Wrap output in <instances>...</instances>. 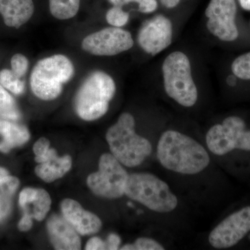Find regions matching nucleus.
<instances>
[{
  "label": "nucleus",
  "instance_id": "obj_24",
  "mask_svg": "<svg viewBox=\"0 0 250 250\" xmlns=\"http://www.w3.org/2000/svg\"><path fill=\"white\" fill-rule=\"evenodd\" d=\"M121 250H164V247L159 242L150 238L141 237L134 242V244H126Z\"/></svg>",
  "mask_w": 250,
  "mask_h": 250
},
{
  "label": "nucleus",
  "instance_id": "obj_20",
  "mask_svg": "<svg viewBox=\"0 0 250 250\" xmlns=\"http://www.w3.org/2000/svg\"><path fill=\"white\" fill-rule=\"evenodd\" d=\"M21 117L16 100L7 90L0 85V118L15 121L19 120Z\"/></svg>",
  "mask_w": 250,
  "mask_h": 250
},
{
  "label": "nucleus",
  "instance_id": "obj_14",
  "mask_svg": "<svg viewBox=\"0 0 250 250\" xmlns=\"http://www.w3.org/2000/svg\"><path fill=\"white\" fill-rule=\"evenodd\" d=\"M47 229L54 249L77 250L82 248L80 235L62 215H51L47 222Z\"/></svg>",
  "mask_w": 250,
  "mask_h": 250
},
{
  "label": "nucleus",
  "instance_id": "obj_26",
  "mask_svg": "<svg viewBox=\"0 0 250 250\" xmlns=\"http://www.w3.org/2000/svg\"><path fill=\"white\" fill-rule=\"evenodd\" d=\"M19 185V179L9 174L0 179V190L6 196L11 197L14 195Z\"/></svg>",
  "mask_w": 250,
  "mask_h": 250
},
{
  "label": "nucleus",
  "instance_id": "obj_34",
  "mask_svg": "<svg viewBox=\"0 0 250 250\" xmlns=\"http://www.w3.org/2000/svg\"><path fill=\"white\" fill-rule=\"evenodd\" d=\"M113 6H123L125 5L134 2V0H108Z\"/></svg>",
  "mask_w": 250,
  "mask_h": 250
},
{
  "label": "nucleus",
  "instance_id": "obj_16",
  "mask_svg": "<svg viewBox=\"0 0 250 250\" xmlns=\"http://www.w3.org/2000/svg\"><path fill=\"white\" fill-rule=\"evenodd\" d=\"M34 13L33 0H0V14L7 27L16 29L22 27Z\"/></svg>",
  "mask_w": 250,
  "mask_h": 250
},
{
  "label": "nucleus",
  "instance_id": "obj_7",
  "mask_svg": "<svg viewBox=\"0 0 250 250\" xmlns=\"http://www.w3.org/2000/svg\"><path fill=\"white\" fill-rule=\"evenodd\" d=\"M123 166L111 153L103 154L98 172L87 178L90 190L99 197L111 200L124 195L129 174Z\"/></svg>",
  "mask_w": 250,
  "mask_h": 250
},
{
  "label": "nucleus",
  "instance_id": "obj_27",
  "mask_svg": "<svg viewBox=\"0 0 250 250\" xmlns=\"http://www.w3.org/2000/svg\"><path fill=\"white\" fill-rule=\"evenodd\" d=\"M49 149H50V143L48 140L44 137L38 140L33 147V150L36 155V162H39L47 154Z\"/></svg>",
  "mask_w": 250,
  "mask_h": 250
},
{
  "label": "nucleus",
  "instance_id": "obj_30",
  "mask_svg": "<svg viewBox=\"0 0 250 250\" xmlns=\"http://www.w3.org/2000/svg\"><path fill=\"white\" fill-rule=\"evenodd\" d=\"M85 249L86 250H106V241L99 237H93L87 242Z\"/></svg>",
  "mask_w": 250,
  "mask_h": 250
},
{
  "label": "nucleus",
  "instance_id": "obj_32",
  "mask_svg": "<svg viewBox=\"0 0 250 250\" xmlns=\"http://www.w3.org/2000/svg\"><path fill=\"white\" fill-rule=\"evenodd\" d=\"M32 219L30 215L24 213V215L18 223V229L21 231H27L30 230L33 226Z\"/></svg>",
  "mask_w": 250,
  "mask_h": 250
},
{
  "label": "nucleus",
  "instance_id": "obj_18",
  "mask_svg": "<svg viewBox=\"0 0 250 250\" xmlns=\"http://www.w3.org/2000/svg\"><path fill=\"white\" fill-rule=\"evenodd\" d=\"M0 134L3 141L0 142V152L8 153L12 148L22 146L30 139L27 128L11 121L0 118Z\"/></svg>",
  "mask_w": 250,
  "mask_h": 250
},
{
  "label": "nucleus",
  "instance_id": "obj_33",
  "mask_svg": "<svg viewBox=\"0 0 250 250\" xmlns=\"http://www.w3.org/2000/svg\"><path fill=\"white\" fill-rule=\"evenodd\" d=\"M161 4L167 9H173L180 2L181 0H160Z\"/></svg>",
  "mask_w": 250,
  "mask_h": 250
},
{
  "label": "nucleus",
  "instance_id": "obj_19",
  "mask_svg": "<svg viewBox=\"0 0 250 250\" xmlns=\"http://www.w3.org/2000/svg\"><path fill=\"white\" fill-rule=\"evenodd\" d=\"M51 14L61 21L71 19L79 12L80 0H49Z\"/></svg>",
  "mask_w": 250,
  "mask_h": 250
},
{
  "label": "nucleus",
  "instance_id": "obj_9",
  "mask_svg": "<svg viewBox=\"0 0 250 250\" xmlns=\"http://www.w3.org/2000/svg\"><path fill=\"white\" fill-rule=\"evenodd\" d=\"M134 44L129 31L111 27L85 36L82 42V48L92 55L112 57L129 50Z\"/></svg>",
  "mask_w": 250,
  "mask_h": 250
},
{
  "label": "nucleus",
  "instance_id": "obj_15",
  "mask_svg": "<svg viewBox=\"0 0 250 250\" xmlns=\"http://www.w3.org/2000/svg\"><path fill=\"white\" fill-rule=\"evenodd\" d=\"M52 200L48 192L42 188H26L19 196V205L24 211L38 221H42L50 209Z\"/></svg>",
  "mask_w": 250,
  "mask_h": 250
},
{
  "label": "nucleus",
  "instance_id": "obj_37",
  "mask_svg": "<svg viewBox=\"0 0 250 250\" xmlns=\"http://www.w3.org/2000/svg\"><path fill=\"white\" fill-rule=\"evenodd\" d=\"M8 174H9V172H8L6 169L0 167V179L3 178L5 176L8 175Z\"/></svg>",
  "mask_w": 250,
  "mask_h": 250
},
{
  "label": "nucleus",
  "instance_id": "obj_25",
  "mask_svg": "<svg viewBox=\"0 0 250 250\" xmlns=\"http://www.w3.org/2000/svg\"><path fill=\"white\" fill-rule=\"evenodd\" d=\"M11 70L15 75L22 78L27 73L29 68V60L22 54H16L11 60Z\"/></svg>",
  "mask_w": 250,
  "mask_h": 250
},
{
  "label": "nucleus",
  "instance_id": "obj_23",
  "mask_svg": "<svg viewBox=\"0 0 250 250\" xmlns=\"http://www.w3.org/2000/svg\"><path fill=\"white\" fill-rule=\"evenodd\" d=\"M106 21L111 27L122 28L129 22V14L121 6H113L106 13Z\"/></svg>",
  "mask_w": 250,
  "mask_h": 250
},
{
  "label": "nucleus",
  "instance_id": "obj_8",
  "mask_svg": "<svg viewBox=\"0 0 250 250\" xmlns=\"http://www.w3.org/2000/svg\"><path fill=\"white\" fill-rule=\"evenodd\" d=\"M206 143L210 152L223 156L235 149L250 151V130L238 116H229L222 124L213 125L206 135Z\"/></svg>",
  "mask_w": 250,
  "mask_h": 250
},
{
  "label": "nucleus",
  "instance_id": "obj_36",
  "mask_svg": "<svg viewBox=\"0 0 250 250\" xmlns=\"http://www.w3.org/2000/svg\"><path fill=\"white\" fill-rule=\"evenodd\" d=\"M227 82L229 85L233 86L236 83V77L233 74V75H229L227 79Z\"/></svg>",
  "mask_w": 250,
  "mask_h": 250
},
{
  "label": "nucleus",
  "instance_id": "obj_2",
  "mask_svg": "<svg viewBox=\"0 0 250 250\" xmlns=\"http://www.w3.org/2000/svg\"><path fill=\"white\" fill-rule=\"evenodd\" d=\"M106 139L111 154L126 167L141 165L152 152L150 142L136 134L135 119L129 113H122L108 129Z\"/></svg>",
  "mask_w": 250,
  "mask_h": 250
},
{
  "label": "nucleus",
  "instance_id": "obj_21",
  "mask_svg": "<svg viewBox=\"0 0 250 250\" xmlns=\"http://www.w3.org/2000/svg\"><path fill=\"white\" fill-rule=\"evenodd\" d=\"M0 85L16 95H21L25 90L24 81L9 69H4L0 71Z\"/></svg>",
  "mask_w": 250,
  "mask_h": 250
},
{
  "label": "nucleus",
  "instance_id": "obj_13",
  "mask_svg": "<svg viewBox=\"0 0 250 250\" xmlns=\"http://www.w3.org/2000/svg\"><path fill=\"white\" fill-rule=\"evenodd\" d=\"M62 215L82 236L94 234L101 229L103 223L96 215L85 210L72 199H65L61 204Z\"/></svg>",
  "mask_w": 250,
  "mask_h": 250
},
{
  "label": "nucleus",
  "instance_id": "obj_22",
  "mask_svg": "<svg viewBox=\"0 0 250 250\" xmlns=\"http://www.w3.org/2000/svg\"><path fill=\"white\" fill-rule=\"evenodd\" d=\"M231 71L237 78L250 80V52L234 59L231 64Z\"/></svg>",
  "mask_w": 250,
  "mask_h": 250
},
{
  "label": "nucleus",
  "instance_id": "obj_3",
  "mask_svg": "<svg viewBox=\"0 0 250 250\" xmlns=\"http://www.w3.org/2000/svg\"><path fill=\"white\" fill-rule=\"evenodd\" d=\"M116 92V82L108 74L101 70L92 72L83 81L75 97L77 114L85 121L100 119L107 113Z\"/></svg>",
  "mask_w": 250,
  "mask_h": 250
},
{
  "label": "nucleus",
  "instance_id": "obj_29",
  "mask_svg": "<svg viewBox=\"0 0 250 250\" xmlns=\"http://www.w3.org/2000/svg\"><path fill=\"white\" fill-rule=\"evenodd\" d=\"M139 4V11L143 14H151L154 12L158 8L156 0H142Z\"/></svg>",
  "mask_w": 250,
  "mask_h": 250
},
{
  "label": "nucleus",
  "instance_id": "obj_11",
  "mask_svg": "<svg viewBox=\"0 0 250 250\" xmlns=\"http://www.w3.org/2000/svg\"><path fill=\"white\" fill-rule=\"evenodd\" d=\"M250 231V207L231 213L211 231L208 236L210 246L215 249L231 248Z\"/></svg>",
  "mask_w": 250,
  "mask_h": 250
},
{
  "label": "nucleus",
  "instance_id": "obj_10",
  "mask_svg": "<svg viewBox=\"0 0 250 250\" xmlns=\"http://www.w3.org/2000/svg\"><path fill=\"white\" fill-rule=\"evenodd\" d=\"M237 6L235 0H210L205 11L207 27L212 35L225 42L238 37L236 23Z\"/></svg>",
  "mask_w": 250,
  "mask_h": 250
},
{
  "label": "nucleus",
  "instance_id": "obj_5",
  "mask_svg": "<svg viewBox=\"0 0 250 250\" xmlns=\"http://www.w3.org/2000/svg\"><path fill=\"white\" fill-rule=\"evenodd\" d=\"M125 195L157 213H170L178 205V199L169 186L148 172L129 174Z\"/></svg>",
  "mask_w": 250,
  "mask_h": 250
},
{
  "label": "nucleus",
  "instance_id": "obj_31",
  "mask_svg": "<svg viewBox=\"0 0 250 250\" xmlns=\"http://www.w3.org/2000/svg\"><path fill=\"white\" fill-rule=\"evenodd\" d=\"M121 243V239L120 236L115 233H111L108 236L106 241V250H118Z\"/></svg>",
  "mask_w": 250,
  "mask_h": 250
},
{
  "label": "nucleus",
  "instance_id": "obj_17",
  "mask_svg": "<svg viewBox=\"0 0 250 250\" xmlns=\"http://www.w3.org/2000/svg\"><path fill=\"white\" fill-rule=\"evenodd\" d=\"M71 167L72 159L70 156L59 157L56 152L45 162L36 166L35 172L36 175L44 182L51 183L63 177Z\"/></svg>",
  "mask_w": 250,
  "mask_h": 250
},
{
  "label": "nucleus",
  "instance_id": "obj_4",
  "mask_svg": "<svg viewBox=\"0 0 250 250\" xmlns=\"http://www.w3.org/2000/svg\"><path fill=\"white\" fill-rule=\"evenodd\" d=\"M75 72L73 62L67 56L55 54L41 59L31 71V89L41 100H55L62 94L63 84L72 80Z\"/></svg>",
  "mask_w": 250,
  "mask_h": 250
},
{
  "label": "nucleus",
  "instance_id": "obj_35",
  "mask_svg": "<svg viewBox=\"0 0 250 250\" xmlns=\"http://www.w3.org/2000/svg\"><path fill=\"white\" fill-rule=\"evenodd\" d=\"M238 2L243 9L250 11V0H238Z\"/></svg>",
  "mask_w": 250,
  "mask_h": 250
},
{
  "label": "nucleus",
  "instance_id": "obj_1",
  "mask_svg": "<svg viewBox=\"0 0 250 250\" xmlns=\"http://www.w3.org/2000/svg\"><path fill=\"white\" fill-rule=\"evenodd\" d=\"M156 155L163 167L183 174H196L209 165L210 156L195 139L174 130L163 133Z\"/></svg>",
  "mask_w": 250,
  "mask_h": 250
},
{
  "label": "nucleus",
  "instance_id": "obj_38",
  "mask_svg": "<svg viewBox=\"0 0 250 250\" xmlns=\"http://www.w3.org/2000/svg\"><path fill=\"white\" fill-rule=\"evenodd\" d=\"M141 1H142V0H134V2L139 3L141 2Z\"/></svg>",
  "mask_w": 250,
  "mask_h": 250
},
{
  "label": "nucleus",
  "instance_id": "obj_6",
  "mask_svg": "<svg viewBox=\"0 0 250 250\" xmlns=\"http://www.w3.org/2000/svg\"><path fill=\"white\" fill-rule=\"evenodd\" d=\"M166 94L184 107H192L198 99V90L192 75L191 64L187 54L175 51L166 57L162 65Z\"/></svg>",
  "mask_w": 250,
  "mask_h": 250
},
{
  "label": "nucleus",
  "instance_id": "obj_12",
  "mask_svg": "<svg viewBox=\"0 0 250 250\" xmlns=\"http://www.w3.org/2000/svg\"><path fill=\"white\" fill-rule=\"evenodd\" d=\"M172 22L164 15H156L143 23L138 33L137 41L141 48L149 55H157L172 43Z\"/></svg>",
  "mask_w": 250,
  "mask_h": 250
},
{
  "label": "nucleus",
  "instance_id": "obj_28",
  "mask_svg": "<svg viewBox=\"0 0 250 250\" xmlns=\"http://www.w3.org/2000/svg\"><path fill=\"white\" fill-rule=\"evenodd\" d=\"M10 197L0 194V222L3 221L11 212V204Z\"/></svg>",
  "mask_w": 250,
  "mask_h": 250
}]
</instances>
